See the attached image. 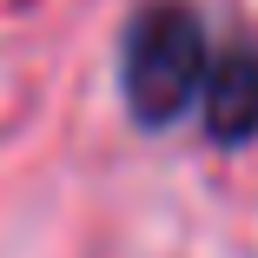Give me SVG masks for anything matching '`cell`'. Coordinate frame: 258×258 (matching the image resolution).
Instances as JSON below:
<instances>
[{"mask_svg": "<svg viewBox=\"0 0 258 258\" xmlns=\"http://www.w3.org/2000/svg\"><path fill=\"white\" fill-rule=\"evenodd\" d=\"M205 73H212V46H205V20L185 0H152L133 14L119 80L139 126H172L179 113H192L205 93Z\"/></svg>", "mask_w": 258, "mask_h": 258, "instance_id": "1", "label": "cell"}, {"mask_svg": "<svg viewBox=\"0 0 258 258\" xmlns=\"http://www.w3.org/2000/svg\"><path fill=\"white\" fill-rule=\"evenodd\" d=\"M205 126H212L219 146H238L258 133V46H225V53H212V73H205Z\"/></svg>", "mask_w": 258, "mask_h": 258, "instance_id": "2", "label": "cell"}]
</instances>
